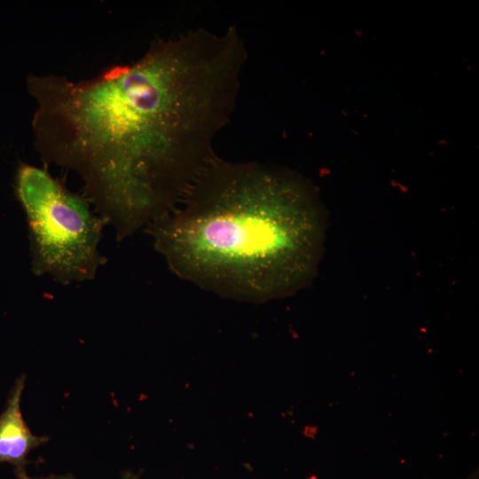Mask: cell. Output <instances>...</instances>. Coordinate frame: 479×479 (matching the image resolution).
Segmentation results:
<instances>
[{
    "label": "cell",
    "mask_w": 479,
    "mask_h": 479,
    "mask_svg": "<svg viewBox=\"0 0 479 479\" xmlns=\"http://www.w3.org/2000/svg\"><path fill=\"white\" fill-rule=\"evenodd\" d=\"M25 376L15 382L5 410L0 415V462H8L16 470L26 469L30 451L47 441L44 436L33 435L23 420L20 411Z\"/></svg>",
    "instance_id": "4"
},
{
    "label": "cell",
    "mask_w": 479,
    "mask_h": 479,
    "mask_svg": "<svg viewBox=\"0 0 479 479\" xmlns=\"http://www.w3.org/2000/svg\"><path fill=\"white\" fill-rule=\"evenodd\" d=\"M16 479H75V477L71 474L66 475H51L44 477H30L27 475L26 469L16 470Z\"/></svg>",
    "instance_id": "5"
},
{
    "label": "cell",
    "mask_w": 479,
    "mask_h": 479,
    "mask_svg": "<svg viewBox=\"0 0 479 479\" xmlns=\"http://www.w3.org/2000/svg\"><path fill=\"white\" fill-rule=\"evenodd\" d=\"M325 229L321 204L302 180L261 162L218 156L176 209L149 224L155 248L177 276L255 302L311 281Z\"/></svg>",
    "instance_id": "2"
},
{
    "label": "cell",
    "mask_w": 479,
    "mask_h": 479,
    "mask_svg": "<svg viewBox=\"0 0 479 479\" xmlns=\"http://www.w3.org/2000/svg\"><path fill=\"white\" fill-rule=\"evenodd\" d=\"M15 183L27 222L33 273L62 285L93 279L106 263L98 245L107 221L46 169L20 163Z\"/></svg>",
    "instance_id": "3"
},
{
    "label": "cell",
    "mask_w": 479,
    "mask_h": 479,
    "mask_svg": "<svg viewBox=\"0 0 479 479\" xmlns=\"http://www.w3.org/2000/svg\"><path fill=\"white\" fill-rule=\"evenodd\" d=\"M247 59L236 27L198 28L89 79L30 74L35 147L80 176L121 241L176 209L217 157Z\"/></svg>",
    "instance_id": "1"
},
{
    "label": "cell",
    "mask_w": 479,
    "mask_h": 479,
    "mask_svg": "<svg viewBox=\"0 0 479 479\" xmlns=\"http://www.w3.org/2000/svg\"><path fill=\"white\" fill-rule=\"evenodd\" d=\"M123 479H138V476L131 473H125L123 475Z\"/></svg>",
    "instance_id": "6"
}]
</instances>
